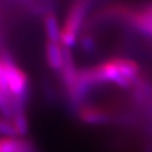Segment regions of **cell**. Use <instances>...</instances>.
<instances>
[{
  "instance_id": "obj_1",
  "label": "cell",
  "mask_w": 152,
  "mask_h": 152,
  "mask_svg": "<svg viewBox=\"0 0 152 152\" xmlns=\"http://www.w3.org/2000/svg\"><path fill=\"white\" fill-rule=\"evenodd\" d=\"M87 6L88 0H76L70 7L63 26L61 27V43L65 48H70L76 43L78 32L87 12Z\"/></svg>"
},
{
  "instance_id": "obj_2",
  "label": "cell",
  "mask_w": 152,
  "mask_h": 152,
  "mask_svg": "<svg viewBox=\"0 0 152 152\" xmlns=\"http://www.w3.org/2000/svg\"><path fill=\"white\" fill-rule=\"evenodd\" d=\"M45 58L46 62L53 70L61 71L64 64L65 48L61 42H46L45 45Z\"/></svg>"
},
{
  "instance_id": "obj_3",
  "label": "cell",
  "mask_w": 152,
  "mask_h": 152,
  "mask_svg": "<svg viewBox=\"0 0 152 152\" xmlns=\"http://www.w3.org/2000/svg\"><path fill=\"white\" fill-rule=\"evenodd\" d=\"M79 117L87 124H104L110 120L109 114L102 108L95 106H80Z\"/></svg>"
},
{
  "instance_id": "obj_4",
  "label": "cell",
  "mask_w": 152,
  "mask_h": 152,
  "mask_svg": "<svg viewBox=\"0 0 152 152\" xmlns=\"http://www.w3.org/2000/svg\"><path fill=\"white\" fill-rule=\"evenodd\" d=\"M44 26H45V33L48 36V41L50 42H61V27L56 17L48 12L44 17Z\"/></svg>"
},
{
  "instance_id": "obj_5",
  "label": "cell",
  "mask_w": 152,
  "mask_h": 152,
  "mask_svg": "<svg viewBox=\"0 0 152 152\" xmlns=\"http://www.w3.org/2000/svg\"><path fill=\"white\" fill-rule=\"evenodd\" d=\"M145 10H147L148 12H150V14H151V15H152V6H150V7H149V8H147Z\"/></svg>"
}]
</instances>
